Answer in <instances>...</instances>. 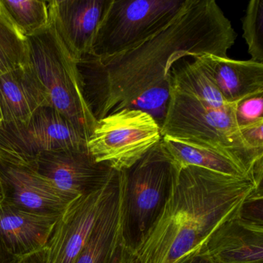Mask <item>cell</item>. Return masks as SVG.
<instances>
[{
    "mask_svg": "<svg viewBox=\"0 0 263 263\" xmlns=\"http://www.w3.org/2000/svg\"><path fill=\"white\" fill-rule=\"evenodd\" d=\"M136 258L135 252L127 247L124 241L118 246L109 263H135Z\"/></svg>",
    "mask_w": 263,
    "mask_h": 263,
    "instance_id": "484cf974",
    "label": "cell"
},
{
    "mask_svg": "<svg viewBox=\"0 0 263 263\" xmlns=\"http://www.w3.org/2000/svg\"><path fill=\"white\" fill-rule=\"evenodd\" d=\"M241 21L251 61L263 64V0L250 1Z\"/></svg>",
    "mask_w": 263,
    "mask_h": 263,
    "instance_id": "7402d4cb",
    "label": "cell"
},
{
    "mask_svg": "<svg viewBox=\"0 0 263 263\" xmlns=\"http://www.w3.org/2000/svg\"><path fill=\"white\" fill-rule=\"evenodd\" d=\"M2 203L36 215L61 216L77 198L58 189L27 163L0 156Z\"/></svg>",
    "mask_w": 263,
    "mask_h": 263,
    "instance_id": "30bf717a",
    "label": "cell"
},
{
    "mask_svg": "<svg viewBox=\"0 0 263 263\" xmlns=\"http://www.w3.org/2000/svg\"><path fill=\"white\" fill-rule=\"evenodd\" d=\"M61 216H46L0 204V241L16 257L47 248Z\"/></svg>",
    "mask_w": 263,
    "mask_h": 263,
    "instance_id": "5bb4252c",
    "label": "cell"
},
{
    "mask_svg": "<svg viewBox=\"0 0 263 263\" xmlns=\"http://www.w3.org/2000/svg\"><path fill=\"white\" fill-rule=\"evenodd\" d=\"M28 63V40L0 11V76Z\"/></svg>",
    "mask_w": 263,
    "mask_h": 263,
    "instance_id": "44dd1931",
    "label": "cell"
},
{
    "mask_svg": "<svg viewBox=\"0 0 263 263\" xmlns=\"http://www.w3.org/2000/svg\"><path fill=\"white\" fill-rule=\"evenodd\" d=\"M2 12L26 37L34 36L50 24L48 4L38 0H0Z\"/></svg>",
    "mask_w": 263,
    "mask_h": 263,
    "instance_id": "ffe728a7",
    "label": "cell"
},
{
    "mask_svg": "<svg viewBox=\"0 0 263 263\" xmlns=\"http://www.w3.org/2000/svg\"><path fill=\"white\" fill-rule=\"evenodd\" d=\"M47 105H50L48 95L29 64L0 76L3 124L25 122Z\"/></svg>",
    "mask_w": 263,
    "mask_h": 263,
    "instance_id": "9a60e30c",
    "label": "cell"
},
{
    "mask_svg": "<svg viewBox=\"0 0 263 263\" xmlns=\"http://www.w3.org/2000/svg\"><path fill=\"white\" fill-rule=\"evenodd\" d=\"M187 0H111L90 54L99 58L127 51L170 24Z\"/></svg>",
    "mask_w": 263,
    "mask_h": 263,
    "instance_id": "8992f818",
    "label": "cell"
},
{
    "mask_svg": "<svg viewBox=\"0 0 263 263\" xmlns=\"http://www.w3.org/2000/svg\"><path fill=\"white\" fill-rule=\"evenodd\" d=\"M235 118L238 127L263 120V93L252 95L237 103Z\"/></svg>",
    "mask_w": 263,
    "mask_h": 263,
    "instance_id": "cb8c5ba5",
    "label": "cell"
},
{
    "mask_svg": "<svg viewBox=\"0 0 263 263\" xmlns=\"http://www.w3.org/2000/svg\"><path fill=\"white\" fill-rule=\"evenodd\" d=\"M176 165L161 139L133 165L121 171L123 237L126 246L134 252L167 201Z\"/></svg>",
    "mask_w": 263,
    "mask_h": 263,
    "instance_id": "277c9868",
    "label": "cell"
},
{
    "mask_svg": "<svg viewBox=\"0 0 263 263\" xmlns=\"http://www.w3.org/2000/svg\"><path fill=\"white\" fill-rule=\"evenodd\" d=\"M169 74L173 88L217 108L229 105L198 58H193L192 62L180 60L172 66Z\"/></svg>",
    "mask_w": 263,
    "mask_h": 263,
    "instance_id": "d6986e66",
    "label": "cell"
},
{
    "mask_svg": "<svg viewBox=\"0 0 263 263\" xmlns=\"http://www.w3.org/2000/svg\"><path fill=\"white\" fill-rule=\"evenodd\" d=\"M245 142L257 152H263V120L239 127Z\"/></svg>",
    "mask_w": 263,
    "mask_h": 263,
    "instance_id": "d4e9b609",
    "label": "cell"
},
{
    "mask_svg": "<svg viewBox=\"0 0 263 263\" xmlns=\"http://www.w3.org/2000/svg\"><path fill=\"white\" fill-rule=\"evenodd\" d=\"M4 201V192H3L2 184L0 182V204Z\"/></svg>",
    "mask_w": 263,
    "mask_h": 263,
    "instance_id": "f546056e",
    "label": "cell"
},
{
    "mask_svg": "<svg viewBox=\"0 0 263 263\" xmlns=\"http://www.w3.org/2000/svg\"><path fill=\"white\" fill-rule=\"evenodd\" d=\"M87 139L54 107L44 106L27 121L3 124L0 156L29 162L46 152L87 145Z\"/></svg>",
    "mask_w": 263,
    "mask_h": 263,
    "instance_id": "ba28073f",
    "label": "cell"
},
{
    "mask_svg": "<svg viewBox=\"0 0 263 263\" xmlns=\"http://www.w3.org/2000/svg\"><path fill=\"white\" fill-rule=\"evenodd\" d=\"M123 237V187L121 172L91 234L74 263H109Z\"/></svg>",
    "mask_w": 263,
    "mask_h": 263,
    "instance_id": "e0dca14e",
    "label": "cell"
},
{
    "mask_svg": "<svg viewBox=\"0 0 263 263\" xmlns=\"http://www.w3.org/2000/svg\"><path fill=\"white\" fill-rule=\"evenodd\" d=\"M27 40L29 66L45 89L50 105L88 140L98 121L84 100L76 61L51 22L45 30Z\"/></svg>",
    "mask_w": 263,
    "mask_h": 263,
    "instance_id": "5b68a950",
    "label": "cell"
},
{
    "mask_svg": "<svg viewBox=\"0 0 263 263\" xmlns=\"http://www.w3.org/2000/svg\"><path fill=\"white\" fill-rule=\"evenodd\" d=\"M171 82L164 83L143 92L127 109L141 110L150 115L162 126L170 101Z\"/></svg>",
    "mask_w": 263,
    "mask_h": 263,
    "instance_id": "603a6c76",
    "label": "cell"
},
{
    "mask_svg": "<svg viewBox=\"0 0 263 263\" xmlns=\"http://www.w3.org/2000/svg\"><path fill=\"white\" fill-rule=\"evenodd\" d=\"M176 164L167 201L135 250L140 263H179L202 253L215 232L262 187L252 177Z\"/></svg>",
    "mask_w": 263,
    "mask_h": 263,
    "instance_id": "7a4b0ae2",
    "label": "cell"
},
{
    "mask_svg": "<svg viewBox=\"0 0 263 263\" xmlns=\"http://www.w3.org/2000/svg\"><path fill=\"white\" fill-rule=\"evenodd\" d=\"M179 263H214L210 258H208L206 255L203 254H198V255H193L181 261Z\"/></svg>",
    "mask_w": 263,
    "mask_h": 263,
    "instance_id": "f1b7e54d",
    "label": "cell"
},
{
    "mask_svg": "<svg viewBox=\"0 0 263 263\" xmlns=\"http://www.w3.org/2000/svg\"><path fill=\"white\" fill-rule=\"evenodd\" d=\"M137 256V255H136ZM135 263H140L139 261H138V258H136V260H135Z\"/></svg>",
    "mask_w": 263,
    "mask_h": 263,
    "instance_id": "1f68e13d",
    "label": "cell"
},
{
    "mask_svg": "<svg viewBox=\"0 0 263 263\" xmlns=\"http://www.w3.org/2000/svg\"><path fill=\"white\" fill-rule=\"evenodd\" d=\"M17 258L18 257L10 253L0 241V263H14Z\"/></svg>",
    "mask_w": 263,
    "mask_h": 263,
    "instance_id": "83f0119b",
    "label": "cell"
},
{
    "mask_svg": "<svg viewBox=\"0 0 263 263\" xmlns=\"http://www.w3.org/2000/svg\"><path fill=\"white\" fill-rule=\"evenodd\" d=\"M162 139L161 127L144 112L122 109L98 121L87 147L97 162L129 168Z\"/></svg>",
    "mask_w": 263,
    "mask_h": 263,
    "instance_id": "52a82bcc",
    "label": "cell"
},
{
    "mask_svg": "<svg viewBox=\"0 0 263 263\" xmlns=\"http://www.w3.org/2000/svg\"><path fill=\"white\" fill-rule=\"evenodd\" d=\"M201 254L214 263H263V226L238 215L215 232Z\"/></svg>",
    "mask_w": 263,
    "mask_h": 263,
    "instance_id": "4fadbf2b",
    "label": "cell"
},
{
    "mask_svg": "<svg viewBox=\"0 0 263 263\" xmlns=\"http://www.w3.org/2000/svg\"><path fill=\"white\" fill-rule=\"evenodd\" d=\"M209 72L227 104L263 93V64L235 61L212 54L197 57Z\"/></svg>",
    "mask_w": 263,
    "mask_h": 263,
    "instance_id": "2e32d148",
    "label": "cell"
},
{
    "mask_svg": "<svg viewBox=\"0 0 263 263\" xmlns=\"http://www.w3.org/2000/svg\"><path fill=\"white\" fill-rule=\"evenodd\" d=\"M101 190L75 198L55 224L47 244L50 263H74L104 209L118 178Z\"/></svg>",
    "mask_w": 263,
    "mask_h": 263,
    "instance_id": "8fae6325",
    "label": "cell"
},
{
    "mask_svg": "<svg viewBox=\"0 0 263 263\" xmlns=\"http://www.w3.org/2000/svg\"><path fill=\"white\" fill-rule=\"evenodd\" d=\"M111 0H53L50 22L73 60L91 53L98 27Z\"/></svg>",
    "mask_w": 263,
    "mask_h": 263,
    "instance_id": "7c38bea8",
    "label": "cell"
},
{
    "mask_svg": "<svg viewBox=\"0 0 263 263\" xmlns=\"http://www.w3.org/2000/svg\"><path fill=\"white\" fill-rule=\"evenodd\" d=\"M27 164L73 198L104 189L115 172L105 163L97 162L87 145L44 152Z\"/></svg>",
    "mask_w": 263,
    "mask_h": 263,
    "instance_id": "9c48e42d",
    "label": "cell"
},
{
    "mask_svg": "<svg viewBox=\"0 0 263 263\" xmlns=\"http://www.w3.org/2000/svg\"><path fill=\"white\" fill-rule=\"evenodd\" d=\"M3 124V118H2V115H1V111H0V127H1V126H2Z\"/></svg>",
    "mask_w": 263,
    "mask_h": 263,
    "instance_id": "4dcf8cb0",
    "label": "cell"
},
{
    "mask_svg": "<svg viewBox=\"0 0 263 263\" xmlns=\"http://www.w3.org/2000/svg\"><path fill=\"white\" fill-rule=\"evenodd\" d=\"M14 263H50L47 248L25 256L19 257Z\"/></svg>",
    "mask_w": 263,
    "mask_h": 263,
    "instance_id": "4316f807",
    "label": "cell"
},
{
    "mask_svg": "<svg viewBox=\"0 0 263 263\" xmlns=\"http://www.w3.org/2000/svg\"><path fill=\"white\" fill-rule=\"evenodd\" d=\"M162 142L179 165L196 166L229 176L254 178L242 163L221 149L198 141L167 136L162 137Z\"/></svg>",
    "mask_w": 263,
    "mask_h": 263,
    "instance_id": "ac0fdd59",
    "label": "cell"
},
{
    "mask_svg": "<svg viewBox=\"0 0 263 263\" xmlns=\"http://www.w3.org/2000/svg\"><path fill=\"white\" fill-rule=\"evenodd\" d=\"M236 37L215 0H187L170 24L133 48L76 61L86 104L97 121L127 108L143 92L171 82L169 71L180 60L227 58Z\"/></svg>",
    "mask_w": 263,
    "mask_h": 263,
    "instance_id": "6da1fadb",
    "label": "cell"
},
{
    "mask_svg": "<svg viewBox=\"0 0 263 263\" xmlns=\"http://www.w3.org/2000/svg\"><path fill=\"white\" fill-rule=\"evenodd\" d=\"M235 105L217 108L172 87L161 136L221 149L242 163L255 178V169L263 163V152L251 148L243 140L235 121Z\"/></svg>",
    "mask_w": 263,
    "mask_h": 263,
    "instance_id": "3957f363",
    "label": "cell"
}]
</instances>
